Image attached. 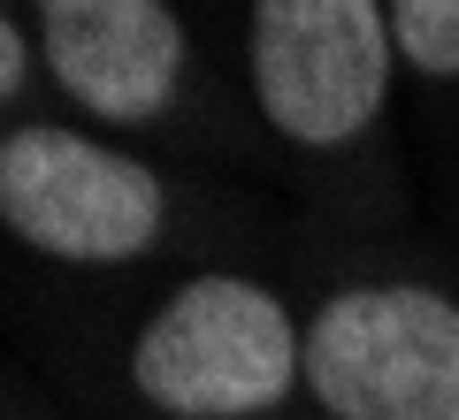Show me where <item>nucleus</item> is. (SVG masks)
<instances>
[{
    "instance_id": "nucleus-5",
    "label": "nucleus",
    "mask_w": 459,
    "mask_h": 420,
    "mask_svg": "<svg viewBox=\"0 0 459 420\" xmlns=\"http://www.w3.org/2000/svg\"><path fill=\"white\" fill-rule=\"evenodd\" d=\"M47 69L108 123H153L177 99L184 31L169 0H39Z\"/></svg>"
},
{
    "instance_id": "nucleus-6",
    "label": "nucleus",
    "mask_w": 459,
    "mask_h": 420,
    "mask_svg": "<svg viewBox=\"0 0 459 420\" xmlns=\"http://www.w3.org/2000/svg\"><path fill=\"white\" fill-rule=\"evenodd\" d=\"M391 39L429 77H459V0H391Z\"/></svg>"
},
{
    "instance_id": "nucleus-7",
    "label": "nucleus",
    "mask_w": 459,
    "mask_h": 420,
    "mask_svg": "<svg viewBox=\"0 0 459 420\" xmlns=\"http://www.w3.org/2000/svg\"><path fill=\"white\" fill-rule=\"evenodd\" d=\"M8 92H23V39H16V23L0 16V99Z\"/></svg>"
},
{
    "instance_id": "nucleus-3",
    "label": "nucleus",
    "mask_w": 459,
    "mask_h": 420,
    "mask_svg": "<svg viewBox=\"0 0 459 420\" xmlns=\"http://www.w3.org/2000/svg\"><path fill=\"white\" fill-rule=\"evenodd\" d=\"M253 92L276 130L344 146L391 92V16L376 0H253Z\"/></svg>"
},
{
    "instance_id": "nucleus-1",
    "label": "nucleus",
    "mask_w": 459,
    "mask_h": 420,
    "mask_svg": "<svg viewBox=\"0 0 459 420\" xmlns=\"http://www.w3.org/2000/svg\"><path fill=\"white\" fill-rule=\"evenodd\" d=\"M307 367L291 313L246 275H199L146 321L131 374L161 413L177 420H238L268 413Z\"/></svg>"
},
{
    "instance_id": "nucleus-4",
    "label": "nucleus",
    "mask_w": 459,
    "mask_h": 420,
    "mask_svg": "<svg viewBox=\"0 0 459 420\" xmlns=\"http://www.w3.org/2000/svg\"><path fill=\"white\" fill-rule=\"evenodd\" d=\"M0 214L54 260H138L161 237V184L77 130H16L0 138Z\"/></svg>"
},
{
    "instance_id": "nucleus-2",
    "label": "nucleus",
    "mask_w": 459,
    "mask_h": 420,
    "mask_svg": "<svg viewBox=\"0 0 459 420\" xmlns=\"http://www.w3.org/2000/svg\"><path fill=\"white\" fill-rule=\"evenodd\" d=\"M307 382L337 420H459V306L413 283L337 291L307 329Z\"/></svg>"
}]
</instances>
